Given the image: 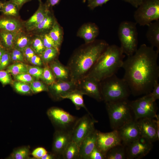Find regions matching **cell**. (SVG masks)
<instances>
[{
  "label": "cell",
  "instance_id": "603a6c76",
  "mask_svg": "<svg viewBox=\"0 0 159 159\" xmlns=\"http://www.w3.org/2000/svg\"><path fill=\"white\" fill-rule=\"evenodd\" d=\"M83 95L77 89L62 96L61 100L68 99L70 100L74 105L77 110L82 108L85 109L88 113H90L86 107L83 100Z\"/></svg>",
  "mask_w": 159,
  "mask_h": 159
},
{
  "label": "cell",
  "instance_id": "7a4b0ae2",
  "mask_svg": "<svg viewBox=\"0 0 159 159\" xmlns=\"http://www.w3.org/2000/svg\"><path fill=\"white\" fill-rule=\"evenodd\" d=\"M86 44L74 53L67 66L69 71L71 80L77 83L87 76L109 45L103 40H95Z\"/></svg>",
  "mask_w": 159,
  "mask_h": 159
},
{
  "label": "cell",
  "instance_id": "ee69618b",
  "mask_svg": "<svg viewBox=\"0 0 159 159\" xmlns=\"http://www.w3.org/2000/svg\"><path fill=\"white\" fill-rule=\"evenodd\" d=\"M10 74L6 71L0 70V82L3 85L10 83L11 81Z\"/></svg>",
  "mask_w": 159,
  "mask_h": 159
},
{
  "label": "cell",
  "instance_id": "f35d334b",
  "mask_svg": "<svg viewBox=\"0 0 159 159\" xmlns=\"http://www.w3.org/2000/svg\"><path fill=\"white\" fill-rule=\"evenodd\" d=\"M27 67L28 73L37 79L41 78L43 72V68L39 66L27 65Z\"/></svg>",
  "mask_w": 159,
  "mask_h": 159
},
{
  "label": "cell",
  "instance_id": "6da1fadb",
  "mask_svg": "<svg viewBox=\"0 0 159 159\" xmlns=\"http://www.w3.org/2000/svg\"><path fill=\"white\" fill-rule=\"evenodd\" d=\"M159 52L153 47L143 44L123 61L122 67L125 74L123 78L134 95L150 93L155 82L158 81Z\"/></svg>",
  "mask_w": 159,
  "mask_h": 159
},
{
  "label": "cell",
  "instance_id": "9a60e30c",
  "mask_svg": "<svg viewBox=\"0 0 159 159\" xmlns=\"http://www.w3.org/2000/svg\"><path fill=\"white\" fill-rule=\"evenodd\" d=\"M72 140L71 132L56 130L54 135L52 153L57 158L62 157L64 150Z\"/></svg>",
  "mask_w": 159,
  "mask_h": 159
},
{
  "label": "cell",
  "instance_id": "836d02e7",
  "mask_svg": "<svg viewBox=\"0 0 159 159\" xmlns=\"http://www.w3.org/2000/svg\"><path fill=\"white\" fill-rule=\"evenodd\" d=\"M21 32V31L19 32L16 36L14 48L22 51L29 45V39L27 36L22 34Z\"/></svg>",
  "mask_w": 159,
  "mask_h": 159
},
{
  "label": "cell",
  "instance_id": "7bdbcfd3",
  "mask_svg": "<svg viewBox=\"0 0 159 159\" xmlns=\"http://www.w3.org/2000/svg\"><path fill=\"white\" fill-rule=\"evenodd\" d=\"M15 77L17 80L26 83H31L34 81L32 76L28 73L20 74Z\"/></svg>",
  "mask_w": 159,
  "mask_h": 159
},
{
  "label": "cell",
  "instance_id": "44dd1931",
  "mask_svg": "<svg viewBox=\"0 0 159 159\" xmlns=\"http://www.w3.org/2000/svg\"><path fill=\"white\" fill-rule=\"evenodd\" d=\"M48 65L54 74L57 81L71 80L68 68L67 66L62 64L58 59H55L49 63Z\"/></svg>",
  "mask_w": 159,
  "mask_h": 159
},
{
  "label": "cell",
  "instance_id": "5b68a950",
  "mask_svg": "<svg viewBox=\"0 0 159 159\" xmlns=\"http://www.w3.org/2000/svg\"><path fill=\"white\" fill-rule=\"evenodd\" d=\"M129 102L127 99L105 103L111 127L113 130H117L133 120Z\"/></svg>",
  "mask_w": 159,
  "mask_h": 159
},
{
  "label": "cell",
  "instance_id": "d6986e66",
  "mask_svg": "<svg viewBox=\"0 0 159 159\" xmlns=\"http://www.w3.org/2000/svg\"><path fill=\"white\" fill-rule=\"evenodd\" d=\"M49 8L46 4H44L40 1L38 9L25 22V26L28 30H33L44 18L49 12Z\"/></svg>",
  "mask_w": 159,
  "mask_h": 159
},
{
  "label": "cell",
  "instance_id": "b9f144b4",
  "mask_svg": "<svg viewBox=\"0 0 159 159\" xmlns=\"http://www.w3.org/2000/svg\"><path fill=\"white\" fill-rule=\"evenodd\" d=\"M10 54L6 50L3 54L0 62V70H4L7 67L11 59Z\"/></svg>",
  "mask_w": 159,
  "mask_h": 159
},
{
  "label": "cell",
  "instance_id": "8d00e7d4",
  "mask_svg": "<svg viewBox=\"0 0 159 159\" xmlns=\"http://www.w3.org/2000/svg\"><path fill=\"white\" fill-rule=\"evenodd\" d=\"M32 48L35 53L40 55L45 49L40 37L33 39L32 42Z\"/></svg>",
  "mask_w": 159,
  "mask_h": 159
},
{
  "label": "cell",
  "instance_id": "ba28073f",
  "mask_svg": "<svg viewBox=\"0 0 159 159\" xmlns=\"http://www.w3.org/2000/svg\"><path fill=\"white\" fill-rule=\"evenodd\" d=\"M134 115L138 120L143 118H155L157 107L155 101L148 94L135 100L129 102Z\"/></svg>",
  "mask_w": 159,
  "mask_h": 159
},
{
  "label": "cell",
  "instance_id": "7dc6e473",
  "mask_svg": "<svg viewBox=\"0 0 159 159\" xmlns=\"http://www.w3.org/2000/svg\"><path fill=\"white\" fill-rule=\"evenodd\" d=\"M47 153V150L44 148L39 147L35 149L32 152L33 156L37 159H41L44 155Z\"/></svg>",
  "mask_w": 159,
  "mask_h": 159
},
{
  "label": "cell",
  "instance_id": "d590c367",
  "mask_svg": "<svg viewBox=\"0 0 159 159\" xmlns=\"http://www.w3.org/2000/svg\"><path fill=\"white\" fill-rule=\"evenodd\" d=\"M30 83L31 90L34 93H37L48 91V87L44 82L36 80Z\"/></svg>",
  "mask_w": 159,
  "mask_h": 159
},
{
  "label": "cell",
  "instance_id": "4dcf8cb0",
  "mask_svg": "<svg viewBox=\"0 0 159 159\" xmlns=\"http://www.w3.org/2000/svg\"><path fill=\"white\" fill-rule=\"evenodd\" d=\"M6 71L14 76L22 73H28L27 65L20 62L8 66Z\"/></svg>",
  "mask_w": 159,
  "mask_h": 159
},
{
  "label": "cell",
  "instance_id": "c3c4849f",
  "mask_svg": "<svg viewBox=\"0 0 159 159\" xmlns=\"http://www.w3.org/2000/svg\"><path fill=\"white\" fill-rule=\"evenodd\" d=\"M148 94L155 101L159 99V84L158 81L155 82L152 91Z\"/></svg>",
  "mask_w": 159,
  "mask_h": 159
},
{
  "label": "cell",
  "instance_id": "8fae6325",
  "mask_svg": "<svg viewBox=\"0 0 159 159\" xmlns=\"http://www.w3.org/2000/svg\"><path fill=\"white\" fill-rule=\"evenodd\" d=\"M77 84V89L83 95H87L98 102L103 101L100 81L93 77L86 76Z\"/></svg>",
  "mask_w": 159,
  "mask_h": 159
},
{
  "label": "cell",
  "instance_id": "bcb514c9",
  "mask_svg": "<svg viewBox=\"0 0 159 159\" xmlns=\"http://www.w3.org/2000/svg\"><path fill=\"white\" fill-rule=\"evenodd\" d=\"M110 0H88V6L91 9H93L95 8L101 6L106 4Z\"/></svg>",
  "mask_w": 159,
  "mask_h": 159
},
{
  "label": "cell",
  "instance_id": "277c9868",
  "mask_svg": "<svg viewBox=\"0 0 159 159\" xmlns=\"http://www.w3.org/2000/svg\"><path fill=\"white\" fill-rule=\"evenodd\" d=\"M103 101L105 103L127 99L131 92L123 78L115 74L100 81Z\"/></svg>",
  "mask_w": 159,
  "mask_h": 159
},
{
  "label": "cell",
  "instance_id": "74e56055",
  "mask_svg": "<svg viewBox=\"0 0 159 159\" xmlns=\"http://www.w3.org/2000/svg\"><path fill=\"white\" fill-rule=\"evenodd\" d=\"M14 87L17 92L22 94L29 93L31 90L30 86L26 83L19 81L15 82Z\"/></svg>",
  "mask_w": 159,
  "mask_h": 159
},
{
  "label": "cell",
  "instance_id": "e0dca14e",
  "mask_svg": "<svg viewBox=\"0 0 159 159\" xmlns=\"http://www.w3.org/2000/svg\"><path fill=\"white\" fill-rule=\"evenodd\" d=\"M137 121L141 137L152 143L158 140L155 120L145 117Z\"/></svg>",
  "mask_w": 159,
  "mask_h": 159
},
{
  "label": "cell",
  "instance_id": "83f0119b",
  "mask_svg": "<svg viewBox=\"0 0 159 159\" xmlns=\"http://www.w3.org/2000/svg\"><path fill=\"white\" fill-rule=\"evenodd\" d=\"M126 158V151L122 144L110 149L106 153L105 159H125Z\"/></svg>",
  "mask_w": 159,
  "mask_h": 159
},
{
  "label": "cell",
  "instance_id": "6f0895ef",
  "mask_svg": "<svg viewBox=\"0 0 159 159\" xmlns=\"http://www.w3.org/2000/svg\"><path fill=\"white\" fill-rule=\"evenodd\" d=\"M6 50L4 48L0 49V62L2 56Z\"/></svg>",
  "mask_w": 159,
  "mask_h": 159
},
{
  "label": "cell",
  "instance_id": "11a10c76",
  "mask_svg": "<svg viewBox=\"0 0 159 159\" xmlns=\"http://www.w3.org/2000/svg\"><path fill=\"white\" fill-rule=\"evenodd\" d=\"M57 157L53 153H48L43 155L41 159H52Z\"/></svg>",
  "mask_w": 159,
  "mask_h": 159
},
{
  "label": "cell",
  "instance_id": "f1b7e54d",
  "mask_svg": "<svg viewBox=\"0 0 159 159\" xmlns=\"http://www.w3.org/2000/svg\"><path fill=\"white\" fill-rule=\"evenodd\" d=\"M79 147L74 141L72 140L68 144L62 155L64 159H79Z\"/></svg>",
  "mask_w": 159,
  "mask_h": 159
},
{
  "label": "cell",
  "instance_id": "d6a6232c",
  "mask_svg": "<svg viewBox=\"0 0 159 159\" xmlns=\"http://www.w3.org/2000/svg\"><path fill=\"white\" fill-rule=\"evenodd\" d=\"M40 78L44 83L48 86L52 84L57 81L52 70L47 64H46L43 68Z\"/></svg>",
  "mask_w": 159,
  "mask_h": 159
},
{
  "label": "cell",
  "instance_id": "9c48e42d",
  "mask_svg": "<svg viewBox=\"0 0 159 159\" xmlns=\"http://www.w3.org/2000/svg\"><path fill=\"white\" fill-rule=\"evenodd\" d=\"M47 114L56 130L71 132L78 118L61 108L54 107L50 108Z\"/></svg>",
  "mask_w": 159,
  "mask_h": 159
},
{
  "label": "cell",
  "instance_id": "d4e9b609",
  "mask_svg": "<svg viewBox=\"0 0 159 159\" xmlns=\"http://www.w3.org/2000/svg\"><path fill=\"white\" fill-rule=\"evenodd\" d=\"M21 26L17 20L9 18L0 19V30L12 32L21 31Z\"/></svg>",
  "mask_w": 159,
  "mask_h": 159
},
{
  "label": "cell",
  "instance_id": "f5cc1de1",
  "mask_svg": "<svg viewBox=\"0 0 159 159\" xmlns=\"http://www.w3.org/2000/svg\"><path fill=\"white\" fill-rule=\"evenodd\" d=\"M30 0H10L19 9L24 4Z\"/></svg>",
  "mask_w": 159,
  "mask_h": 159
},
{
  "label": "cell",
  "instance_id": "3957f363",
  "mask_svg": "<svg viewBox=\"0 0 159 159\" xmlns=\"http://www.w3.org/2000/svg\"><path fill=\"white\" fill-rule=\"evenodd\" d=\"M125 57L120 47L115 44L109 45L86 76L100 82L115 74L122 67Z\"/></svg>",
  "mask_w": 159,
  "mask_h": 159
},
{
  "label": "cell",
  "instance_id": "ab89813d",
  "mask_svg": "<svg viewBox=\"0 0 159 159\" xmlns=\"http://www.w3.org/2000/svg\"><path fill=\"white\" fill-rule=\"evenodd\" d=\"M45 48H54L59 50L56 46L48 33L42 34L40 37Z\"/></svg>",
  "mask_w": 159,
  "mask_h": 159
},
{
  "label": "cell",
  "instance_id": "680465c9",
  "mask_svg": "<svg viewBox=\"0 0 159 159\" xmlns=\"http://www.w3.org/2000/svg\"><path fill=\"white\" fill-rule=\"evenodd\" d=\"M3 2L0 1V11H1L3 5Z\"/></svg>",
  "mask_w": 159,
  "mask_h": 159
},
{
  "label": "cell",
  "instance_id": "f6af8a7d",
  "mask_svg": "<svg viewBox=\"0 0 159 159\" xmlns=\"http://www.w3.org/2000/svg\"><path fill=\"white\" fill-rule=\"evenodd\" d=\"M105 158V155L96 146L90 153L89 159H104Z\"/></svg>",
  "mask_w": 159,
  "mask_h": 159
},
{
  "label": "cell",
  "instance_id": "4316f807",
  "mask_svg": "<svg viewBox=\"0 0 159 159\" xmlns=\"http://www.w3.org/2000/svg\"><path fill=\"white\" fill-rule=\"evenodd\" d=\"M48 34L59 49L63 41V33L62 29L56 20Z\"/></svg>",
  "mask_w": 159,
  "mask_h": 159
},
{
  "label": "cell",
  "instance_id": "7402d4cb",
  "mask_svg": "<svg viewBox=\"0 0 159 159\" xmlns=\"http://www.w3.org/2000/svg\"><path fill=\"white\" fill-rule=\"evenodd\" d=\"M147 26L146 37L151 46L156 47L159 52V20L151 22Z\"/></svg>",
  "mask_w": 159,
  "mask_h": 159
},
{
  "label": "cell",
  "instance_id": "5bb4252c",
  "mask_svg": "<svg viewBox=\"0 0 159 159\" xmlns=\"http://www.w3.org/2000/svg\"><path fill=\"white\" fill-rule=\"evenodd\" d=\"M117 130L121 141L125 145L141 137L137 120L135 119L126 123Z\"/></svg>",
  "mask_w": 159,
  "mask_h": 159
},
{
  "label": "cell",
  "instance_id": "cb8c5ba5",
  "mask_svg": "<svg viewBox=\"0 0 159 159\" xmlns=\"http://www.w3.org/2000/svg\"><path fill=\"white\" fill-rule=\"evenodd\" d=\"M19 32L0 30V40L3 47L6 50L14 48L16 38Z\"/></svg>",
  "mask_w": 159,
  "mask_h": 159
},
{
  "label": "cell",
  "instance_id": "816d5d0a",
  "mask_svg": "<svg viewBox=\"0 0 159 159\" xmlns=\"http://www.w3.org/2000/svg\"><path fill=\"white\" fill-rule=\"evenodd\" d=\"M131 4L134 7L137 8L143 0H122Z\"/></svg>",
  "mask_w": 159,
  "mask_h": 159
},
{
  "label": "cell",
  "instance_id": "484cf974",
  "mask_svg": "<svg viewBox=\"0 0 159 159\" xmlns=\"http://www.w3.org/2000/svg\"><path fill=\"white\" fill-rule=\"evenodd\" d=\"M55 20L54 16L49 11L44 18L33 30L42 34L48 33L52 27Z\"/></svg>",
  "mask_w": 159,
  "mask_h": 159
},
{
  "label": "cell",
  "instance_id": "ffe728a7",
  "mask_svg": "<svg viewBox=\"0 0 159 159\" xmlns=\"http://www.w3.org/2000/svg\"><path fill=\"white\" fill-rule=\"evenodd\" d=\"M98 27L94 23L84 25L79 29L77 35L83 38L86 44L94 41L99 34Z\"/></svg>",
  "mask_w": 159,
  "mask_h": 159
},
{
  "label": "cell",
  "instance_id": "db71d44e",
  "mask_svg": "<svg viewBox=\"0 0 159 159\" xmlns=\"http://www.w3.org/2000/svg\"><path fill=\"white\" fill-rule=\"evenodd\" d=\"M60 0H47V5L49 7L53 6L57 4Z\"/></svg>",
  "mask_w": 159,
  "mask_h": 159
},
{
  "label": "cell",
  "instance_id": "7c38bea8",
  "mask_svg": "<svg viewBox=\"0 0 159 159\" xmlns=\"http://www.w3.org/2000/svg\"><path fill=\"white\" fill-rule=\"evenodd\" d=\"M127 146L126 158L129 159L141 158L148 154L153 148L152 143L142 137Z\"/></svg>",
  "mask_w": 159,
  "mask_h": 159
},
{
  "label": "cell",
  "instance_id": "f546056e",
  "mask_svg": "<svg viewBox=\"0 0 159 159\" xmlns=\"http://www.w3.org/2000/svg\"><path fill=\"white\" fill-rule=\"evenodd\" d=\"M59 51L54 48H45L40 55L43 63L48 65L56 59L59 53Z\"/></svg>",
  "mask_w": 159,
  "mask_h": 159
},
{
  "label": "cell",
  "instance_id": "681fc988",
  "mask_svg": "<svg viewBox=\"0 0 159 159\" xmlns=\"http://www.w3.org/2000/svg\"><path fill=\"white\" fill-rule=\"evenodd\" d=\"M22 52L24 58L29 61L35 53L32 48L29 45L24 48Z\"/></svg>",
  "mask_w": 159,
  "mask_h": 159
},
{
  "label": "cell",
  "instance_id": "e575fe53",
  "mask_svg": "<svg viewBox=\"0 0 159 159\" xmlns=\"http://www.w3.org/2000/svg\"><path fill=\"white\" fill-rule=\"evenodd\" d=\"M30 154L29 149L26 147L16 149L11 154L9 158L14 159H24L28 158Z\"/></svg>",
  "mask_w": 159,
  "mask_h": 159
},
{
  "label": "cell",
  "instance_id": "60d3db41",
  "mask_svg": "<svg viewBox=\"0 0 159 159\" xmlns=\"http://www.w3.org/2000/svg\"><path fill=\"white\" fill-rule=\"evenodd\" d=\"M11 55V59L13 61L17 62L24 61V57L22 52L17 49L14 48Z\"/></svg>",
  "mask_w": 159,
  "mask_h": 159
},
{
  "label": "cell",
  "instance_id": "ac0fdd59",
  "mask_svg": "<svg viewBox=\"0 0 159 159\" xmlns=\"http://www.w3.org/2000/svg\"><path fill=\"white\" fill-rule=\"evenodd\" d=\"M98 130L95 129L83 140L79 147V159H89L96 146Z\"/></svg>",
  "mask_w": 159,
  "mask_h": 159
},
{
  "label": "cell",
  "instance_id": "1f68e13d",
  "mask_svg": "<svg viewBox=\"0 0 159 159\" xmlns=\"http://www.w3.org/2000/svg\"><path fill=\"white\" fill-rule=\"evenodd\" d=\"M19 9L14 4L9 0L3 2L1 11L6 15L16 16L18 15Z\"/></svg>",
  "mask_w": 159,
  "mask_h": 159
},
{
  "label": "cell",
  "instance_id": "52a82bcc",
  "mask_svg": "<svg viewBox=\"0 0 159 159\" xmlns=\"http://www.w3.org/2000/svg\"><path fill=\"white\" fill-rule=\"evenodd\" d=\"M135 22L141 26H148L159 19V0H143L133 15Z\"/></svg>",
  "mask_w": 159,
  "mask_h": 159
},
{
  "label": "cell",
  "instance_id": "8992f818",
  "mask_svg": "<svg viewBox=\"0 0 159 159\" xmlns=\"http://www.w3.org/2000/svg\"><path fill=\"white\" fill-rule=\"evenodd\" d=\"M137 23L128 21L119 25L118 35L123 53L127 56L133 54L138 49V40Z\"/></svg>",
  "mask_w": 159,
  "mask_h": 159
},
{
  "label": "cell",
  "instance_id": "4fadbf2b",
  "mask_svg": "<svg viewBox=\"0 0 159 159\" xmlns=\"http://www.w3.org/2000/svg\"><path fill=\"white\" fill-rule=\"evenodd\" d=\"M121 140L117 130L104 133L98 131L96 147L105 155L112 148L121 144Z\"/></svg>",
  "mask_w": 159,
  "mask_h": 159
},
{
  "label": "cell",
  "instance_id": "94428289",
  "mask_svg": "<svg viewBox=\"0 0 159 159\" xmlns=\"http://www.w3.org/2000/svg\"><path fill=\"white\" fill-rule=\"evenodd\" d=\"M87 0L88 1V0H83V1L84 2H85Z\"/></svg>",
  "mask_w": 159,
  "mask_h": 159
},
{
  "label": "cell",
  "instance_id": "f907efd6",
  "mask_svg": "<svg viewBox=\"0 0 159 159\" xmlns=\"http://www.w3.org/2000/svg\"><path fill=\"white\" fill-rule=\"evenodd\" d=\"M29 62L32 64L39 66H42L43 63L41 58L35 54L31 59Z\"/></svg>",
  "mask_w": 159,
  "mask_h": 159
},
{
  "label": "cell",
  "instance_id": "91938a15",
  "mask_svg": "<svg viewBox=\"0 0 159 159\" xmlns=\"http://www.w3.org/2000/svg\"><path fill=\"white\" fill-rule=\"evenodd\" d=\"M4 47H3L2 44L1 43V41H0V49H1V48H3Z\"/></svg>",
  "mask_w": 159,
  "mask_h": 159
},
{
  "label": "cell",
  "instance_id": "30bf717a",
  "mask_svg": "<svg viewBox=\"0 0 159 159\" xmlns=\"http://www.w3.org/2000/svg\"><path fill=\"white\" fill-rule=\"evenodd\" d=\"M97 122L90 113L78 118L71 132L72 140L79 147L83 140L95 129Z\"/></svg>",
  "mask_w": 159,
  "mask_h": 159
},
{
  "label": "cell",
  "instance_id": "2e32d148",
  "mask_svg": "<svg viewBox=\"0 0 159 159\" xmlns=\"http://www.w3.org/2000/svg\"><path fill=\"white\" fill-rule=\"evenodd\" d=\"M49 91L53 97L57 100H62L61 97L77 88V83L71 80L64 81L57 80L52 84L49 85Z\"/></svg>",
  "mask_w": 159,
  "mask_h": 159
},
{
  "label": "cell",
  "instance_id": "9f6ffc18",
  "mask_svg": "<svg viewBox=\"0 0 159 159\" xmlns=\"http://www.w3.org/2000/svg\"><path fill=\"white\" fill-rule=\"evenodd\" d=\"M156 119L155 120L157 130V133L158 140L159 139V115H156L155 117Z\"/></svg>",
  "mask_w": 159,
  "mask_h": 159
}]
</instances>
